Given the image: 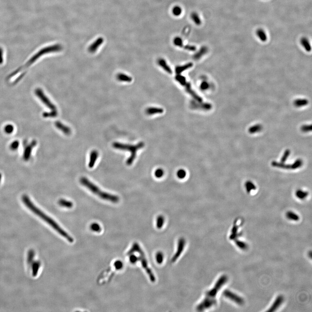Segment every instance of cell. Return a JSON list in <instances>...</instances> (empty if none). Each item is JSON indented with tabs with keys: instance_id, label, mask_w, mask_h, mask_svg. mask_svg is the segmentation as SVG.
<instances>
[{
	"instance_id": "1",
	"label": "cell",
	"mask_w": 312,
	"mask_h": 312,
	"mask_svg": "<svg viewBox=\"0 0 312 312\" xmlns=\"http://www.w3.org/2000/svg\"><path fill=\"white\" fill-rule=\"evenodd\" d=\"M23 202L25 204V206L28 208L29 210L32 211L33 213H35L39 217H40L41 219H43L50 226H51L53 229L57 231L59 234H60L62 236L66 239L68 241L72 243L74 242V239L66 232L63 229H62L61 227L59 226V225L55 221L53 220L52 218L48 216L47 215L43 213L42 211L38 209L33 202L30 201V199L28 196H24L22 198Z\"/></svg>"
},
{
	"instance_id": "2",
	"label": "cell",
	"mask_w": 312,
	"mask_h": 312,
	"mask_svg": "<svg viewBox=\"0 0 312 312\" xmlns=\"http://www.w3.org/2000/svg\"><path fill=\"white\" fill-rule=\"evenodd\" d=\"M227 281V277L226 276L223 275L221 277L213 288L206 294L205 298L197 308L198 310H203L215 305L216 303L215 298V296L221 287Z\"/></svg>"
},
{
	"instance_id": "3",
	"label": "cell",
	"mask_w": 312,
	"mask_h": 312,
	"mask_svg": "<svg viewBox=\"0 0 312 312\" xmlns=\"http://www.w3.org/2000/svg\"><path fill=\"white\" fill-rule=\"evenodd\" d=\"M80 182L81 184L86 187L92 193L97 195L101 199L114 203H118L120 199L118 196L102 191L98 186L92 183L88 178L82 177L81 178Z\"/></svg>"
},
{
	"instance_id": "4",
	"label": "cell",
	"mask_w": 312,
	"mask_h": 312,
	"mask_svg": "<svg viewBox=\"0 0 312 312\" xmlns=\"http://www.w3.org/2000/svg\"><path fill=\"white\" fill-rule=\"evenodd\" d=\"M144 144L143 142H140L136 145L124 144L119 142H114L112 144V147L115 149L120 150H126L130 152V157L126 161V164L128 166L131 165L136 158L137 152L138 150L143 148Z\"/></svg>"
},
{
	"instance_id": "5",
	"label": "cell",
	"mask_w": 312,
	"mask_h": 312,
	"mask_svg": "<svg viewBox=\"0 0 312 312\" xmlns=\"http://www.w3.org/2000/svg\"><path fill=\"white\" fill-rule=\"evenodd\" d=\"M62 49V46L60 44H58L44 48L43 49H41L40 51H39L35 55H34L33 57L27 62V63L24 66H22L18 69L19 70L21 71L28 67L29 66L33 64L34 62L36 61L38 58H40L42 55L49 54V53L60 51Z\"/></svg>"
},
{
	"instance_id": "6",
	"label": "cell",
	"mask_w": 312,
	"mask_h": 312,
	"mask_svg": "<svg viewBox=\"0 0 312 312\" xmlns=\"http://www.w3.org/2000/svg\"><path fill=\"white\" fill-rule=\"evenodd\" d=\"M134 252H137L139 254V259L140 261H141V263H142L143 267L146 270L147 274L150 276V280L152 282H154L155 281V277L154 276L153 273L152 272L151 270L150 269L149 267H148V264H147L148 263H147V259H146V258H145L144 252H143V251H142L138 244L136 243L134 244L132 248H131V249L128 252V254L129 255V254H132Z\"/></svg>"
},
{
	"instance_id": "7",
	"label": "cell",
	"mask_w": 312,
	"mask_h": 312,
	"mask_svg": "<svg viewBox=\"0 0 312 312\" xmlns=\"http://www.w3.org/2000/svg\"><path fill=\"white\" fill-rule=\"evenodd\" d=\"M35 93L36 95L39 98L41 101L43 102V103L48 108L50 109L52 111L57 110V108L55 106V105L51 102L49 99L44 94L42 90L40 89H37L35 91Z\"/></svg>"
},
{
	"instance_id": "8",
	"label": "cell",
	"mask_w": 312,
	"mask_h": 312,
	"mask_svg": "<svg viewBox=\"0 0 312 312\" xmlns=\"http://www.w3.org/2000/svg\"><path fill=\"white\" fill-rule=\"evenodd\" d=\"M224 295L226 298H229L230 300L234 301L235 303L237 304L242 305L244 303V300L241 297L237 295L236 294L232 292L230 290H226L224 292Z\"/></svg>"
},
{
	"instance_id": "9",
	"label": "cell",
	"mask_w": 312,
	"mask_h": 312,
	"mask_svg": "<svg viewBox=\"0 0 312 312\" xmlns=\"http://www.w3.org/2000/svg\"><path fill=\"white\" fill-rule=\"evenodd\" d=\"M104 42V39L102 38H99L94 41L91 45L89 46L88 50L91 53H94L98 49V47L102 44Z\"/></svg>"
},
{
	"instance_id": "10",
	"label": "cell",
	"mask_w": 312,
	"mask_h": 312,
	"mask_svg": "<svg viewBox=\"0 0 312 312\" xmlns=\"http://www.w3.org/2000/svg\"><path fill=\"white\" fill-rule=\"evenodd\" d=\"M55 124L56 127L59 130H61L62 132L63 133L67 135L71 134L72 130H71L70 128H69L68 126H65L59 121H57Z\"/></svg>"
},
{
	"instance_id": "11",
	"label": "cell",
	"mask_w": 312,
	"mask_h": 312,
	"mask_svg": "<svg viewBox=\"0 0 312 312\" xmlns=\"http://www.w3.org/2000/svg\"><path fill=\"white\" fill-rule=\"evenodd\" d=\"M98 156H99V153L97 150H93L91 152L90 154V161H89V164H88L89 168H92L94 167Z\"/></svg>"
},
{
	"instance_id": "12",
	"label": "cell",
	"mask_w": 312,
	"mask_h": 312,
	"mask_svg": "<svg viewBox=\"0 0 312 312\" xmlns=\"http://www.w3.org/2000/svg\"><path fill=\"white\" fill-rule=\"evenodd\" d=\"M284 298L282 296H279L277 298L276 300H275L274 303L272 304V306L270 308L268 311L273 312L278 309V308L281 306L283 303Z\"/></svg>"
},
{
	"instance_id": "13",
	"label": "cell",
	"mask_w": 312,
	"mask_h": 312,
	"mask_svg": "<svg viewBox=\"0 0 312 312\" xmlns=\"http://www.w3.org/2000/svg\"><path fill=\"white\" fill-rule=\"evenodd\" d=\"M309 103V101L306 98H298L294 101V106L298 108L305 106Z\"/></svg>"
},
{
	"instance_id": "14",
	"label": "cell",
	"mask_w": 312,
	"mask_h": 312,
	"mask_svg": "<svg viewBox=\"0 0 312 312\" xmlns=\"http://www.w3.org/2000/svg\"><path fill=\"white\" fill-rule=\"evenodd\" d=\"M208 51V48L206 46H202L199 50V51L197 52L194 55V58L196 60H198L201 58L203 55L206 54L207 53Z\"/></svg>"
},
{
	"instance_id": "15",
	"label": "cell",
	"mask_w": 312,
	"mask_h": 312,
	"mask_svg": "<svg viewBox=\"0 0 312 312\" xmlns=\"http://www.w3.org/2000/svg\"><path fill=\"white\" fill-rule=\"evenodd\" d=\"M116 78L119 81L124 82H130L132 80V78L130 76L122 73L118 74L117 75Z\"/></svg>"
},
{
	"instance_id": "16",
	"label": "cell",
	"mask_w": 312,
	"mask_h": 312,
	"mask_svg": "<svg viewBox=\"0 0 312 312\" xmlns=\"http://www.w3.org/2000/svg\"><path fill=\"white\" fill-rule=\"evenodd\" d=\"M300 43L302 46L304 47L306 50L307 52H310L311 50V46L310 44L309 41L306 38H303L300 39Z\"/></svg>"
},
{
	"instance_id": "17",
	"label": "cell",
	"mask_w": 312,
	"mask_h": 312,
	"mask_svg": "<svg viewBox=\"0 0 312 312\" xmlns=\"http://www.w3.org/2000/svg\"><path fill=\"white\" fill-rule=\"evenodd\" d=\"M262 126L261 124H256L248 128V131L251 134H253L259 132L262 130Z\"/></svg>"
},
{
	"instance_id": "18",
	"label": "cell",
	"mask_w": 312,
	"mask_h": 312,
	"mask_svg": "<svg viewBox=\"0 0 312 312\" xmlns=\"http://www.w3.org/2000/svg\"><path fill=\"white\" fill-rule=\"evenodd\" d=\"M193 22L197 26H199L202 24V21L199 15L197 13L194 12L192 13L190 15Z\"/></svg>"
},
{
	"instance_id": "19",
	"label": "cell",
	"mask_w": 312,
	"mask_h": 312,
	"mask_svg": "<svg viewBox=\"0 0 312 312\" xmlns=\"http://www.w3.org/2000/svg\"><path fill=\"white\" fill-rule=\"evenodd\" d=\"M256 34L261 41L264 42L267 41V34L265 31L262 29H258L256 31Z\"/></svg>"
},
{
	"instance_id": "20",
	"label": "cell",
	"mask_w": 312,
	"mask_h": 312,
	"mask_svg": "<svg viewBox=\"0 0 312 312\" xmlns=\"http://www.w3.org/2000/svg\"><path fill=\"white\" fill-rule=\"evenodd\" d=\"M296 196L298 199L303 200L308 196V192L301 189L298 190L295 193Z\"/></svg>"
},
{
	"instance_id": "21",
	"label": "cell",
	"mask_w": 312,
	"mask_h": 312,
	"mask_svg": "<svg viewBox=\"0 0 312 312\" xmlns=\"http://www.w3.org/2000/svg\"><path fill=\"white\" fill-rule=\"evenodd\" d=\"M272 165L274 167H278V168L284 169H291V165L290 164H286L285 163H279V162L273 161L272 162Z\"/></svg>"
},
{
	"instance_id": "22",
	"label": "cell",
	"mask_w": 312,
	"mask_h": 312,
	"mask_svg": "<svg viewBox=\"0 0 312 312\" xmlns=\"http://www.w3.org/2000/svg\"><path fill=\"white\" fill-rule=\"evenodd\" d=\"M158 62L159 65H160L161 67H162L164 69V70H165L166 72H167V73H169V74H171V70L170 68V67L169 66L167 65L166 62L165 60H164V59H159L158 61Z\"/></svg>"
},
{
	"instance_id": "23",
	"label": "cell",
	"mask_w": 312,
	"mask_h": 312,
	"mask_svg": "<svg viewBox=\"0 0 312 312\" xmlns=\"http://www.w3.org/2000/svg\"><path fill=\"white\" fill-rule=\"evenodd\" d=\"M58 204L61 206L67 208H71L74 206L72 202L64 199H60L58 202Z\"/></svg>"
},
{
	"instance_id": "24",
	"label": "cell",
	"mask_w": 312,
	"mask_h": 312,
	"mask_svg": "<svg viewBox=\"0 0 312 312\" xmlns=\"http://www.w3.org/2000/svg\"><path fill=\"white\" fill-rule=\"evenodd\" d=\"M286 217L289 220L294 221H298L300 219L299 215L292 211H288L286 213Z\"/></svg>"
},
{
	"instance_id": "25",
	"label": "cell",
	"mask_w": 312,
	"mask_h": 312,
	"mask_svg": "<svg viewBox=\"0 0 312 312\" xmlns=\"http://www.w3.org/2000/svg\"><path fill=\"white\" fill-rule=\"evenodd\" d=\"M245 187H246L247 193L248 194L251 193L252 191L255 190L256 189V187L255 185L254 184V183L251 181H248L246 182Z\"/></svg>"
},
{
	"instance_id": "26",
	"label": "cell",
	"mask_w": 312,
	"mask_h": 312,
	"mask_svg": "<svg viewBox=\"0 0 312 312\" xmlns=\"http://www.w3.org/2000/svg\"><path fill=\"white\" fill-rule=\"evenodd\" d=\"M179 243L178 252L176 253L177 254H176V255L174 256V257L172 259L173 261H174V262L176 259L178 258L179 257V256L180 255V254H181V252H182V250H183V246H184L185 242H183V240H181Z\"/></svg>"
},
{
	"instance_id": "27",
	"label": "cell",
	"mask_w": 312,
	"mask_h": 312,
	"mask_svg": "<svg viewBox=\"0 0 312 312\" xmlns=\"http://www.w3.org/2000/svg\"><path fill=\"white\" fill-rule=\"evenodd\" d=\"M146 112L147 114L151 115L155 114L162 113L163 112V110L161 108H150L147 109Z\"/></svg>"
},
{
	"instance_id": "28",
	"label": "cell",
	"mask_w": 312,
	"mask_h": 312,
	"mask_svg": "<svg viewBox=\"0 0 312 312\" xmlns=\"http://www.w3.org/2000/svg\"><path fill=\"white\" fill-rule=\"evenodd\" d=\"M40 263L39 262H35L34 264H33L32 270L33 275L34 276H36L38 274V271H39L40 267Z\"/></svg>"
},
{
	"instance_id": "29",
	"label": "cell",
	"mask_w": 312,
	"mask_h": 312,
	"mask_svg": "<svg viewBox=\"0 0 312 312\" xmlns=\"http://www.w3.org/2000/svg\"><path fill=\"white\" fill-rule=\"evenodd\" d=\"M192 66H193V64L192 63H189L184 66H182L177 67L176 69V73L178 74H180L183 71L186 70V69L190 68Z\"/></svg>"
},
{
	"instance_id": "30",
	"label": "cell",
	"mask_w": 312,
	"mask_h": 312,
	"mask_svg": "<svg viewBox=\"0 0 312 312\" xmlns=\"http://www.w3.org/2000/svg\"><path fill=\"white\" fill-rule=\"evenodd\" d=\"M303 164V161L301 159H297L292 164H291V170H296L300 168Z\"/></svg>"
},
{
	"instance_id": "31",
	"label": "cell",
	"mask_w": 312,
	"mask_h": 312,
	"mask_svg": "<svg viewBox=\"0 0 312 312\" xmlns=\"http://www.w3.org/2000/svg\"><path fill=\"white\" fill-rule=\"evenodd\" d=\"M172 12L174 15L175 16H179L182 14V9L180 6H175L173 7Z\"/></svg>"
},
{
	"instance_id": "32",
	"label": "cell",
	"mask_w": 312,
	"mask_h": 312,
	"mask_svg": "<svg viewBox=\"0 0 312 312\" xmlns=\"http://www.w3.org/2000/svg\"><path fill=\"white\" fill-rule=\"evenodd\" d=\"M186 90H187L188 92H189L191 94V95H193L194 98H195V99L198 100V101L199 102L202 101V98H201L199 97V96H198V95H196V93H195V92H194V91L191 90V89L190 86V85L189 84H187L186 85Z\"/></svg>"
},
{
	"instance_id": "33",
	"label": "cell",
	"mask_w": 312,
	"mask_h": 312,
	"mask_svg": "<svg viewBox=\"0 0 312 312\" xmlns=\"http://www.w3.org/2000/svg\"><path fill=\"white\" fill-rule=\"evenodd\" d=\"M174 44L176 46H178L179 47H182L183 46V41L182 38H180V37H177L174 38Z\"/></svg>"
},
{
	"instance_id": "34",
	"label": "cell",
	"mask_w": 312,
	"mask_h": 312,
	"mask_svg": "<svg viewBox=\"0 0 312 312\" xmlns=\"http://www.w3.org/2000/svg\"><path fill=\"white\" fill-rule=\"evenodd\" d=\"M33 146H34V145L31 144V145H29L25 150V152H24L25 154H24V159H25V160H27V159H28L30 157V156L31 151L33 147Z\"/></svg>"
},
{
	"instance_id": "35",
	"label": "cell",
	"mask_w": 312,
	"mask_h": 312,
	"mask_svg": "<svg viewBox=\"0 0 312 312\" xmlns=\"http://www.w3.org/2000/svg\"><path fill=\"white\" fill-rule=\"evenodd\" d=\"M58 115L57 110H54L50 112H45L43 113V116L45 118H54Z\"/></svg>"
},
{
	"instance_id": "36",
	"label": "cell",
	"mask_w": 312,
	"mask_h": 312,
	"mask_svg": "<svg viewBox=\"0 0 312 312\" xmlns=\"http://www.w3.org/2000/svg\"><path fill=\"white\" fill-rule=\"evenodd\" d=\"M290 150L289 149H287L285 150L284 152V154L282 156V159H281V162L282 163H284L287 160L289 156H290Z\"/></svg>"
},
{
	"instance_id": "37",
	"label": "cell",
	"mask_w": 312,
	"mask_h": 312,
	"mask_svg": "<svg viewBox=\"0 0 312 312\" xmlns=\"http://www.w3.org/2000/svg\"><path fill=\"white\" fill-rule=\"evenodd\" d=\"M301 131L303 132H309L311 131L312 126L311 125H304L301 127Z\"/></svg>"
},
{
	"instance_id": "38",
	"label": "cell",
	"mask_w": 312,
	"mask_h": 312,
	"mask_svg": "<svg viewBox=\"0 0 312 312\" xmlns=\"http://www.w3.org/2000/svg\"><path fill=\"white\" fill-rule=\"evenodd\" d=\"M236 244L237 246H238L239 248H240L241 249L246 250L248 248V246H247V244L245 243L244 242L240 241H237L236 242Z\"/></svg>"
},
{
	"instance_id": "39",
	"label": "cell",
	"mask_w": 312,
	"mask_h": 312,
	"mask_svg": "<svg viewBox=\"0 0 312 312\" xmlns=\"http://www.w3.org/2000/svg\"><path fill=\"white\" fill-rule=\"evenodd\" d=\"M154 175L157 178H162L164 175V171L161 169H158L155 171Z\"/></svg>"
},
{
	"instance_id": "40",
	"label": "cell",
	"mask_w": 312,
	"mask_h": 312,
	"mask_svg": "<svg viewBox=\"0 0 312 312\" xmlns=\"http://www.w3.org/2000/svg\"><path fill=\"white\" fill-rule=\"evenodd\" d=\"M186 172L184 170L181 169L178 171L177 172V176L178 178L180 179H183L185 178L186 176Z\"/></svg>"
},
{
	"instance_id": "41",
	"label": "cell",
	"mask_w": 312,
	"mask_h": 312,
	"mask_svg": "<svg viewBox=\"0 0 312 312\" xmlns=\"http://www.w3.org/2000/svg\"><path fill=\"white\" fill-rule=\"evenodd\" d=\"M91 229L92 231L95 232H99L101 230V227L98 224L94 223L91 225Z\"/></svg>"
},
{
	"instance_id": "42",
	"label": "cell",
	"mask_w": 312,
	"mask_h": 312,
	"mask_svg": "<svg viewBox=\"0 0 312 312\" xmlns=\"http://www.w3.org/2000/svg\"><path fill=\"white\" fill-rule=\"evenodd\" d=\"M164 222V218L162 216H159L157 219V226L161 228Z\"/></svg>"
},
{
	"instance_id": "43",
	"label": "cell",
	"mask_w": 312,
	"mask_h": 312,
	"mask_svg": "<svg viewBox=\"0 0 312 312\" xmlns=\"http://www.w3.org/2000/svg\"><path fill=\"white\" fill-rule=\"evenodd\" d=\"M176 79L181 84L184 85L186 83V79L184 77L181 76H177L176 77Z\"/></svg>"
},
{
	"instance_id": "44",
	"label": "cell",
	"mask_w": 312,
	"mask_h": 312,
	"mask_svg": "<svg viewBox=\"0 0 312 312\" xmlns=\"http://www.w3.org/2000/svg\"><path fill=\"white\" fill-rule=\"evenodd\" d=\"M13 126L11 125H8L5 127V132L8 134L11 133L14 130Z\"/></svg>"
},
{
	"instance_id": "45",
	"label": "cell",
	"mask_w": 312,
	"mask_h": 312,
	"mask_svg": "<svg viewBox=\"0 0 312 312\" xmlns=\"http://www.w3.org/2000/svg\"><path fill=\"white\" fill-rule=\"evenodd\" d=\"M183 47H184L185 49L191 51H194L196 50V46L194 45H186L184 46Z\"/></svg>"
},
{
	"instance_id": "46",
	"label": "cell",
	"mask_w": 312,
	"mask_h": 312,
	"mask_svg": "<svg viewBox=\"0 0 312 312\" xmlns=\"http://www.w3.org/2000/svg\"><path fill=\"white\" fill-rule=\"evenodd\" d=\"M138 260V258L136 256L134 255H130V262L132 263V264H134L135 263H136Z\"/></svg>"
},
{
	"instance_id": "47",
	"label": "cell",
	"mask_w": 312,
	"mask_h": 312,
	"mask_svg": "<svg viewBox=\"0 0 312 312\" xmlns=\"http://www.w3.org/2000/svg\"><path fill=\"white\" fill-rule=\"evenodd\" d=\"M115 267L117 269H120L122 267L123 264L121 261H117L114 264Z\"/></svg>"
},
{
	"instance_id": "48",
	"label": "cell",
	"mask_w": 312,
	"mask_h": 312,
	"mask_svg": "<svg viewBox=\"0 0 312 312\" xmlns=\"http://www.w3.org/2000/svg\"><path fill=\"white\" fill-rule=\"evenodd\" d=\"M209 84H208V83L206 82H204L202 83V84L201 86V89L203 90H206V89H207L208 88H209Z\"/></svg>"
},
{
	"instance_id": "49",
	"label": "cell",
	"mask_w": 312,
	"mask_h": 312,
	"mask_svg": "<svg viewBox=\"0 0 312 312\" xmlns=\"http://www.w3.org/2000/svg\"><path fill=\"white\" fill-rule=\"evenodd\" d=\"M19 143L18 142H14L13 143L11 144V149L14 150L16 149L18 147Z\"/></svg>"
},
{
	"instance_id": "50",
	"label": "cell",
	"mask_w": 312,
	"mask_h": 312,
	"mask_svg": "<svg viewBox=\"0 0 312 312\" xmlns=\"http://www.w3.org/2000/svg\"><path fill=\"white\" fill-rule=\"evenodd\" d=\"M3 50H2V49L1 48H0V64H2V63H3Z\"/></svg>"
},
{
	"instance_id": "51",
	"label": "cell",
	"mask_w": 312,
	"mask_h": 312,
	"mask_svg": "<svg viewBox=\"0 0 312 312\" xmlns=\"http://www.w3.org/2000/svg\"><path fill=\"white\" fill-rule=\"evenodd\" d=\"M1 174H0V180H1Z\"/></svg>"
}]
</instances>
